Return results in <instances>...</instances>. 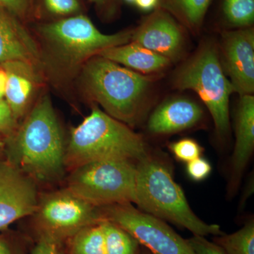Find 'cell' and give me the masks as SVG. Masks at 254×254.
Returning <instances> with one entry per match:
<instances>
[{"label": "cell", "mask_w": 254, "mask_h": 254, "mask_svg": "<svg viewBox=\"0 0 254 254\" xmlns=\"http://www.w3.org/2000/svg\"><path fill=\"white\" fill-rule=\"evenodd\" d=\"M38 33L42 70L65 81L77 76L83 65L103 50L129 43L133 31L104 34L88 16L78 14L42 24Z\"/></svg>", "instance_id": "1"}, {"label": "cell", "mask_w": 254, "mask_h": 254, "mask_svg": "<svg viewBox=\"0 0 254 254\" xmlns=\"http://www.w3.org/2000/svg\"><path fill=\"white\" fill-rule=\"evenodd\" d=\"M7 146L9 163L36 183H50L63 177L66 148L49 95L38 98L9 135Z\"/></svg>", "instance_id": "2"}, {"label": "cell", "mask_w": 254, "mask_h": 254, "mask_svg": "<svg viewBox=\"0 0 254 254\" xmlns=\"http://www.w3.org/2000/svg\"><path fill=\"white\" fill-rule=\"evenodd\" d=\"M149 154L143 137L126 124L94 105L91 113L71 131L65 150V168L94 162L139 161Z\"/></svg>", "instance_id": "3"}, {"label": "cell", "mask_w": 254, "mask_h": 254, "mask_svg": "<svg viewBox=\"0 0 254 254\" xmlns=\"http://www.w3.org/2000/svg\"><path fill=\"white\" fill-rule=\"evenodd\" d=\"M78 76L82 93L105 113L128 126L138 123L149 91L148 78L100 55L88 60Z\"/></svg>", "instance_id": "4"}, {"label": "cell", "mask_w": 254, "mask_h": 254, "mask_svg": "<svg viewBox=\"0 0 254 254\" xmlns=\"http://www.w3.org/2000/svg\"><path fill=\"white\" fill-rule=\"evenodd\" d=\"M134 203L142 211L186 228L193 235L224 234L218 225L205 223L195 215L168 163L150 153L136 163Z\"/></svg>", "instance_id": "5"}, {"label": "cell", "mask_w": 254, "mask_h": 254, "mask_svg": "<svg viewBox=\"0 0 254 254\" xmlns=\"http://www.w3.org/2000/svg\"><path fill=\"white\" fill-rule=\"evenodd\" d=\"M175 84L180 90H192L199 95L213 117L217 133L225 138L230 131L229 100L235 89L215 48L211 45L202 47L179 70Z\"/></svg>", "instance_id": "6"}, {"label": "cell", "mask_w": 254, "mask_h": 254, "mask_svg": "<svg viewBox=\"0 0 254 254\" xmlns=\"http://www.w3.org/2000/svg\"><path fill=\"white\" fill-rule=\"evenodd\" d=\"M136 163L94 162L71 170L66 189L98 208L135 202Z\"/></svg>", "instance_id": "7"}, {"label": "cell", "mask_w": 254, "mask_h": 254, "mask_svg": "<svg viewBox=\"0 0 254 254\" xmlns=\"http://www.w3.org/2000/svg\"><path fill=\"white\" fill-rule=\"evenodd\" d=\"M34 215L37 237H48L64 245L81 229L105 220L100 208L66 188L39 198Z\"/></svg>", "instance_id": "8"}, {"label": "cell", "mask_w": 254, "mask_h": 254, "mask_svg": "<svg viewBox=\"0 0 254 254\" xmlns=\"http://www.w3.org/2000/svg\"><path fill=\"white\" fill-rule=\"evenodd\" d=\"M105 220L116 224L152 254H195L182 238L161 219L138 210L131 203L100 208Z\"/></svg>", "instance_id": "9"}, {"label": "cell", "mask_w": 254, "mask_h": 254, "mask_svg": "<svg viewBox=\"0 0 254 254\" xmlns=\"http://www.w3.org/2000/svg\"><path fill=\"white\" fill-rule=\"evenodd\" d=\"M38 201L36 182L9 161L0 163V230L34 215Z\"/></svg>", "instance_id": "10"}, {"label": "cell", "mask_w": 254, "mask_h": 254, "mask_svg": "<svg viewBox=\"0 0 254 254\" xmlns=\"http://www.w3.org/2000/svg\"><path fill=\"white\" fill-rule=\"evenodd\" d=\"M223 63L235 92L242 96L254 91V32L243 28L222 33Z\"/></svg>", "instance_id": "11"}, {"label": "cell", "mask_w": 254, "mask_h": 254, "mask_svg": "<svg viewBox=\"0 0 254 254\" xmlns=\"http://www.w3.org/2000/svg\"><path fill=\"white\" fill-rule=\"evenodd\" d=\"M131 41L171 61L181 53L184 39L175 18L160 6L133 31Z\"/></svg>", "instance_id": "12"}, {"label": "cell", "mask_w": 254, "mask_h": 254, "mask_svg": "<svg viewBox=\"0 0 254 254\" xmlns=\"http://www.w3.org/2000/svg\"><path fill=\"white\" fill-rule=\"evenodd\" d=\"M1 66L6 73L4 100L18 122L26 116L31 108L35 95L41 85V69L23 62H11Z\"/></svg>", "instance_id": "13"}, {"label": "cell", "mask_w": 254, "mask_h": 254, "mask_svg": "<svg viewBox=\"0 0 254 254\" xmlns=\"http://www.w3.org/2000/svg\"><path fill=\"white\" fill-rule=\"evenodd\" d=\"M23 62L41 68L40 48L18 18L0 7V65Z\"/></svg>", "instance_id": "14"}, {"label": "cell", "mask_w": 254, "mask_h": 254, "mask_svg": "<svg viewBox=\"0 0 254 254\" xmlns=\"http://www.w3.org/2000/svg\"><path fill=\"white\" fill-rule=\"evenodd\" d=\"M254 148V97L241 96L237 113L236 143L232 155L229 192L235 193Z\"/></svg>", "instance_id": "15"}, {"label": "cell", "mask_w": 254, "mask_h": 254, "mask_svg": "<svg viewBox=\"0 0 254 254\" xmlns=\"http://www.w3.org/2000/svg\"><path fill=\"white\" fill-rule=\"evenodd\" d=\"M202 116L203 110L196 103L186 99L170 100L152 114L148 131L155 134L183 131L196 125Z\"/></svg>", "instance_id": "16"}, {"label": "cell", "mask_w": 254, "mask_h": 254, "mask_svg": "<svg viewBox=\"0 0 254 254\" xmlns=\"http://www.w3.org/2000/svg\"><path fill=\"white\" fill-rule=\"evenodd\" d=\"M100 56L142 73L160 71L168 66L170 60L163 55L146 49L136 43H128L102 51Z\"/></svg>", "instance_id": "17"}, {"label": "cell", "mask_w": 254, "mask_h": 254, "mask_svg": "<svg viewBox=\"0 0 254 254\" xmlns=\"http://www.w3.org/2000/svg\"><path fill=\"white\" fill-rule=\"evenodd\" d=\"M64 245L65 254H106L102 222L81 229Z\"/></svg>", "instance_id": "18"}, {"label": "cell", "mask_w": 254, "mask_h": 254, "mask_svg": "<svg viewBox=\"0 0 254 254\" xmlns=\"http://www.w3.org/2000/svg\"><path fill=\"white\" fill-rule=\"evenodd\" d=\"M161 7L173 13L190 29L200 28L211 0H162Z\"/></svg>", "instance_id": "19"}, {"label": "cell", "mask_w": 254, "mask_h": 254, "mask_svg": "<svg viewBox=\"0 0 254 254\" xmlns=\"http://www.w3.org/2000/svg\"><path fill=\"white\" fill-rule=\"evenodd\" d=\"M105 234L106 254H141L138 241L116 224L102 221Z\"/></svg>", "instance_id": "20"}, {"label": "cell", "mask_w": 254, "mask_h": 254, "mask_svg": "<svg viewBox=\"0 0 254 254\" xmlns=\"http://www.w3.org/2000/svg\"><path fill=\"white\" fill-rule=\"evenodd\" d=\"M214 242L227 254H254V222L250 220L238 231L215 236Z\"/></svg>", "instance_id": "21"}, {"label": "cell", "mask_w": 254, "mask_h": 254, "mask_svg": "<svg viewBox=\"0 0 254 254\" xmlns=\"http://www.w3.org/2000/svg\"><path fill=\"white\" fill-rule=\"evenodd\" d=\"M224 15L230 24L249 27L254 21V0H224Z\"/></svg>", "instance_id": "22"}, {"label": "cell", "mask_w": 254, "mask_h": 254, "mask_svg": "<svg viewBox=\"0 0 254 254\" xmlns=\"http://www.w3.org/2000/svg\"><path fill=\"white\" fill-rule=\"evenodd\" d=\"M169 148L177 159L187 163L199 158L203 152L200 145L190 138H184L171 143Z\"/></svg>", "instance_id": "23"}, {"label": "cell", "mask_w": 254, "mask_h": 254, "mask_svg": "<svg viewBox=\"0 0 254 254\" xmlns=\"http://www.w3.org/2000/svg\"><path fill=\"white\" fill-rule=\"evenodd\" d=\"M43 4L47 11L55 16L65 18L81 14L79 0H43Z\"/></svg>", "instance_id": "24"}, {"label": "cell", "mask_w": 254, "mask_h": 254, "mask_svg": "<svg viewBox=\"0 0 254 254\" xmlns=\"http://www.w3.org/2000/svg\"><path fill=\"white\" fill-rule=\"evenodd\" d=\"M187 242L195 254H227L220 246L206 240L203 236L193 235L187 239Z\"/></svg>", "instance_id": "25"}, {"label": "cell", "mask_w": 254, "mask_h": 254, "mask_svg": "<svg viewBox=\"0 0 254 254\" xmlns=\"http://www.w3.org/2000/svg\"><path fill=\"white\" fill-rule=\"evenodd\" d=\"M33 0H0L2 8L18 19H24L30 12Z\"/></svg>", "instance_id": "26"}, {"label": "cell", "mask_w": 254, "mask_h": 254, "mask_svg": "<svg viewBox=\"0 0 254 254\" xmlns=\"http://www.w3.org/2000/svg\"><path fill=\"white\" fill-rule=\"evenodd\" d=\"M31 254H65L64 245L48 237H38Z\"/></svg>", "instance_id": "27"}, {"label": "cell", "mask_w": 254, "mask_h": 254, "mask_svg": "<svg viewBox=\"0 0 254 254\" xmlns=\"http://www.w3.org/2000/svg\"><path fill=\"white\" fill-rule=\"evenodd\" d=\"M211 170L210 164L200 157L187 163V174L194 181L199 182L205 180L210 175Z\"/></svg>", "instance_id": "28"}, {"label": "cell", "mask_w": 254, "mask_h": 254, "mask_svg": "<svg viewBox=\"0 0 254 254\" xmlns=\"http://www.w3.org/2000/svg\"><path fill=\"white\" fill-rule=\"evenodd\" d=\"M17 127V121L9 105L4 99L0 100V133L9 136Z\"/></svg>", "instance_id": "29"}, {"label": "cell", "mask_w": 254, "mask_h": 254, "mask_svg": "<svg viewBox=\"0 0 254 254\" xmlns=\"http://www.w3.org/2000/svg\"><path fill=\"white\" fill-rule=\"evenodd\" d=\"M0 254H23L21 249L8 240L0 235Z\"/></svg>", "instance_id": "30"}, {"label": "cell", "mask_w": 254, "mask_h": 254, "mask_svg": "<svg viewBox=\"0 0 254 254\" xmlns=\"http://www.w3.org/2000/svg\"><path fill=\"white\" fill-rule=\"evenodd\" d=\"M159 0H135L134 4L143 11H150L155 9L158 5Z\"/></svg>", "instance_id": "31"}, {"label": "cell", "mask_w": 254, "mask_h": 254, "mask_svg": "<svg viewBox=\"0 0 254 254\" xmlns=\"http://www.w3.org/2000/svg\"><path fill=\"white\" fill-rule=\"evenodd\" d=\"M6 86V73L4 68L0 65V100H4Z\"/></svg>", "instance_id": "32"}, {"label": "cell", "mask_w": 254, "mask_h": 254, "mask_svg": "<svg viewBox=\"0 0 254 254\" xmlns=\"http://www.w3.org/2000/svg\"><path fill=\"white\" fill-rule=\"evenodd\" d=\"M91 1L92 2L95 3L98 7L103 8L109 4L111 0H91Z\"/></svg>", "instance_id": "33"}, {"label": "cell", "mask_w": 254, "mask_h": 254, "mask_svg": "<svg viewBox=\"0 0 254 254\" xmlns=\"http://www.w3.org/2000/svg\"><path fill=\"white\" fill-rule=\"evenodd\" d=\"M4 148V142L3 140V135L0 133V157L2 154Z\"/></svg>", "instance_id": "34"}, {"label": "cell", "mask_w": 254, "mask_h": 254, "mask_svg": "<svg viewBox=\"0 0 254 254\" xmlns=\"http://www.w3.org/2000/svg\"><path fill=\"white\" fill-rule=\"evenodd\" d=\"M141 254H152L150 252H146V251H142Z\"/></svg>", "instance_id": "35"}, {"label": "cell", "mask_w": 254, "mask_h": 254, "mask_svg": "<svg viewBox=\"0 0 254 254\" xmlns=\"http://www.w3.org/2000/svg\"><path fill=\"white\" fill-rule=\"evenodd\" d=\"M125 1L128 3H133V4H134L135 2V0H125Z\"/></svg>", "instance_id": "36"}]
</instances>
